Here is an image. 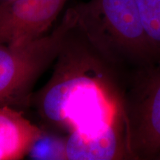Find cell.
<instances>
[{
    "mask_svg": "<svg viewBox=\"0 0 160 160\" xmlns=\"http://www.w3.org/2000/svg\"><path fill=\"white\" fill-rule=\"evenodd\" d=\"M57 62L37 104L46 122L68 132L66 159H132L125 96L113 66L90 45L77 23Z\"/></svg>",
    "mask_w": 160,
    "mask_h": 160,
    "instance_id": "cell-1",
    "label": "cell"
},
{
    "mask_svg": "<svg viewBox=\"0 0 160 160\" xmlns=\"http://www.w3.org/2000/svg\"><path fill=\"white\" fill-rule=\"evenodd\" d=\"M73 8L80 31L112 66L125 63L139 69L159 59L146 37L136 0H89Z\"/></svg>",
    "mask_w": 160,
    "mask_h": 160,
    "instance_id": "cell-2",
    "label": "cell"
},
{
    "mask_svg": "<svg viewBox=\"0 0 160 160\" xmlns=\"http://www.w3.org/2000/svg\"><path fill=\"white\" fill-rule=\"evenodd\" d=\"M76 24L72 7L49 34L24 45H0V106L28 99L33 82L57 59Z\"/></svg>",
    "mask_w": 160,
    "mask_h": 160,
    "instance_id": "cell-3",
    "label": "cell"
},
{
    "mask_svg": "<svg viewBox=\"0 0 160 160\" xmlns=\"http://www.w3.org/2000/svg\"><path fill=\"white\" fill-rule=\"evenodd\" d=\"M135 74L125 96L130 151L133 159H156L160 153V58Z\"/></svg>",
    "mask_w": 160,
    "mask_h": 160,
    "instance_id": "cell-4",
    "label": "cell"
},
{
    "mask_svg": "<svg viewBox=\"0 0 160 160\" xmlns=\"http://www.w3.org/2000/svg\"><path fill=\"white\" fill-rule=\"evenodd\" d=\"M68 0H13L0 5V45L20 46L45 35Z\"/></svg>",
    "mask_w": 160,
    "mask_h": 160,
    "instance_id": "cell-5",
    "label": "cell"
},
{
    "mask_svg": "<svg viewBox=\"0 0 160 160\" xmlns=\"http://www.w3.org/2000/svg\"><path fill=\"white\" fill-rule=\"evenodd\" d=\"M42 131L21 111L0 106V160L21 159L28 155Z\"/></svg>",
    "mask_w": 160,
    "mask_h": 160,
    "instance_id": "cell-6",
    "label": "cell"
},
{
    "mask_svg": "<svg viewBox=\"0 0 160 160\" xmlns=\"http://www.w3.org/2000/svg\"><path fill=\"white\" fill-rule=\"evenodd\" d=\"M146 37L153 53L160 58V0H136Z\"/></svg>",
    "mask_w": 160,
    "mask_h": 160,
    "instance_id": "cell-7",
    "label": "cell"
},
{
    "mask_svg": "<svg viewBox=\"0 0 160 160\" xmlns=\"http://www.w3.org/2000/svg\"><path fill=\"white\" fill-rule=\"evenodd\" d=\"M65 145V139L48 135L42 131L28 155L36 159H67Z\"/></svg>",
    "mask_w": 160,
    "mask_h": 160,
    "instance_id": "cell-8",
    "label": "cell"
},
{
    "mask_svg": "<svg viewBox=\"0 0 160 160\" xmlns=\"http://www.w3.org/2000/svg\"><path fill=\"white\" fill-rule=\"evenodd\" d=\"M13 1V0H0V5L2 4H5V3H8L10 2Z\"/></svg>",
    "mask_w": 160,
    "mask_h": 160,
    "instance_id": "cell-9",
    "label": "cell"
},
{
    "mask_svg": "<svg viewBox=\"0 0 160 160\" xmlns=\"http://www.w3.org/2000/svg\"><path fill=\"white\" fill-rule=\"evenodd\" d=\"M156 159H160V153H159V155L157 156V158H156Z\"/></svg>",
    "mask_w": 160,
    "mask_h": 160,
    "instance_id": "cell-10",
    "label": "cell"
}]
</instances>
